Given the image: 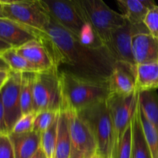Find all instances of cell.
<instances>
[{
	"label": "cell",
	"mask_w": 158,
	"mask_h": 158,
	"mask_svg": "<svg viewBox=\"0 0 158 158\" xmlns=\"http://www.w3.org/2000/svg\"><path fill=\"white\" fill-rule=\"evenodd\" d=\"M69 158H86V157H85L81 153H80L79 151H77V150H75L74 148H72Z\"/></svg>",
	"instance_id": "35"
},
{
	"label": "cell",
	"mask_w": 158,
	"mask_h": 158,
	"mask_svg": "<svg viewBox=\"0 0 158 158\" xmlns=\"http://www.w3.org/2000/svg\"><path fill=\"white\" fill-rule=\"evenodd\" d=\"M138 96L139 94L137 92L128 96L110 94L106 100L114 128L115 158L122 137L131 124L137 108Z\"/></svg>",
	"instance_id": "7"
},
{
	"label": "cell",
	"mask_w": 158,
	"mask_h": 158,
	"mask_svg": "<svg viewBox=\"0 0 158 158\" xmlns=\"http://www.w3.org/2000/svg\"><path fill=\"white\" fill-rule=\"evenodd\" d=\"M39 40L47 46L58 68L63 66L62 69L84 78L109 81L116 61L104 46H83L52 18L46 32L40 33Z\"/></svg>",
	"instance_id": "1"
},
{
	"label": "cell",
	"mask_w": 158,
	"mask_h": 158,
	"mask_svg": "<svg viewBox=\"0 0 158 158\" xmlns=\"http://www.w3.org/2000/svg\"><path fill=\"white\" fill-rule=\"evenodd\" d=\"M1 56L3 60L9 65L11 71L20 73H36L40 72L35 66L29 63L24 57L19 55L17 52L16 49L14 48L6 51Z\"/></svg>",
	"instance_id": "23"
},
{
	"label": "cell",
	"mask_w": 158,
	"mask_h": 158,
	"mask_svg": "<svg viewBox=\"0 0 158 158\" xmlns=\"http://www.w3.org/2000/svg\"><path fill=\"white\" fill-rule=\"evenodd\" d=\"M140 32H149L144 24L133 25L127 22L126 24L112 32L104 47L116 62L135 64L132 42L134 35Z\"/></svg>",
	"instance_id": "8"
},
{
	"label": "cell",
	"mask_w": 158,
	"mask_h": 158,
	"mask_svg": "<svg viewBox=\"0 0 158 158\" xmlns=\"http://www.w3.org/2000/svg\"><path fill=\"white\" fill-rule=\"evenodd\" d=\"M132 127V157L131 158H152L145 138L140 120V104L137 108L131 120Z\"/></svg>",
	"instance_id": "19"
},
{
	"label": "cell",
	"mask_w": 158,
	"mask_h": 158,
	"mask_svg": "<svg viewBox=\"0 0 158 158\" xmlns=\"http://www.w3.org/2000/svg\"><path fill=\"white\" fill-rule=\"evenodd\" d=\"M63 98V110L80 112L109 97V83L80 77L66 69H60Z\"/></svg>",
	"instance_id": "2"
},
{
	"label": "cell",
	"mask_w": 158,
	"mask_h": 158,
	"mask_svg": "<svg viewBox=\"0 0 158 158\" xmlns=\"http://www.w3.org/2000/svg\"><path fill=\"white\" fill-rule=\"evenodd\" d=\"M60 113L54 111H42L37 113L34 120L33 131L41 134L49 129L58 119Z\"/></svg>",
	"instance_id": "26"
},
{
	"label": "cell",
	"mask_w": 158,
	"mask_h": 158,
	"mask_svg": "<svg viewBox=\"0 0 158 158\" xmlns=\"http://www.w3.org/2000/svg\"><path fill=\"white\" fill-rule=\"evenodd\" d=\"M63 108V98L60 69L54 67L35 73L33 83V112H60Z\"/></svg>",
	"instance_id": "5"
},
{
	"label": "cell",
	"mask_w": 158,
	"mask_h": 158,
	"mask_svg": "<svg viewBox=\"0 0 158 158\" xmlns=\"http://www.w3.org/2000/svg\"><path fill=\"white\" fill-rule=\"evenodd\" d=\"M134 65L116 62L108 81L110 94L128 96L136 92Z\"/></svg>",
	"instance_id": "14"
},
{
	"label": "cell",
	"mask_w": 158,
	"mask_h": 158,
	"mask_svg": "<svg viewBox=\"0 0 158 158\" xmlns=\"http://www.w3.org/2000/svg\"><path fill=\"white\" fill-rule=\"evenodd\" d=\"M0 70L9 71V72L11 71L9 65H8L7 63H6V62L3 60V58L2 57L1 55H0Z\"/></svg>",
	"instance_id": "34"
},
{
	"label": "cell",
	"mask_w": 158,
	"mask_h": 158,
	"mask_svg": "<svg viewBox=\"0 0 158 158\" xmlns=\"http://www.w3.org/2000/svg\"><path fill=\"white\" fill-rule=\"evenodd\" d=\"M57 126H58V119L54 122L53 124L49 129L41 134L40 147L44 151L47 158H54L55 155L57 138Z\"/></svg>",
	"instance_id": "25"
},
{
	"label": "cell",
	"mask_w": 158,
	"mask_h": 158,
	"mask_svg": "<svg viewBox=\"0 0 158 158\" xmlns=\"http://www.w3.org/2000/svg\"><path fill=\"white\" fill-rule=\"evenodd\" d=\"M140 120H141L143 133L151 152V157L158 158V129L146 118L144 114L142 113L141 109H140Z\"/></svg>",
	"instance_id": "24"
},
{
	"label": "cell",
	"mask_w": 158,
	"mask_h": 158,
	"mask_svg": "<svg viewBox=\"0 0 158 158\" xmlns=\"http://www.w3.org/2000/svg\"><path fill=\"white\" fill-rule=\"evenodd\" d=\"M10 72H9V71L0 70V79H5V80L8 79L9 77V73H10Z\"/></svg>",
	"instance_id": "37"
},
{
	"label": "cell",
	"mask_w": 158,
	"mask_h": 158,
	"mask_svg": "<svg viewBox=\"0 0 158 158\" xmlns=\"http://www.w3.org/2000/svg\"><path fill=\"white\" fill-rule=\"evenodd\" d=\"M8 79H6V80H5V79H0V91H1V89H2L3 86L5 85V83H6V82L7 81Z\"/></svg>",
	"instance_id": "38"
},
{
	"label": "cell",
	"mask_w": 158,
	"mask_h": 158,
	"mask_svg": "<svg viewBox=\"0 0 158 158\" xmlns=\"http://www.w3.org/2000/svg\"><path fill=\"white\" fill-rule=\"evenodd\" d=\"M92 158H100V157H99V156L97 155V154H96V155H94Z\"/></svg>",
	"instance_id": "40"
},
{
	"label": "cell",
	"mask_w": 158,
	"mask_h": 158,
	"mask_svg": "<svg viewBox=\"0 0 158 158\" xmlns=\"http://www.w3.org/2000/svg\"><path fill=\"white\" fill-rule=\"evenodd\" d=\"M0 2L4 18L27 26L38 33L46 32L50 24L51 17L42 0Z\"/></svg>",
	"instance_id": "6"
},
{
	"label": "cell",
	"mask_w": 158,
	"mask_h": 158,
	"mask_svg": "<svg viewBox=\"0 0 158 158\" xmlns=\"http://www.w3.org/2000/svg\"><path fill=\"white\" fill-rule=\"evenodd\" d=\"M40 33L30 28L7 18H0V40L14 49L28 42L39 40Z\"/></svg>",
	"instance_id": "12"
},
{
	"label": "cell",
	"mask_w": 158,
	"mask_h": 158,
	"mask_svg": "<svg viewBox=\"0 0 158 158\" xmlns=\"http://www.w3.org/2000/svg\"><path fill=\"white\" fill-rule=\"evenodd\" d=\"M135 90L137 93L158 89V63L134 65Z\"/></svg>",
	"instance_id": "18"
},
{
	"label": "cell",
	"mask_w": 158,
	"mask_h": 158,
	"mask_svg": "<svg viewBox=\"0 0 158 158\" xmlns=\"http://www.w3.org/2000/svg\"><path fill=\"white\" fill-rule=\"evenodd\" d=\"M72 150L68 113L60 111L57 126V138L54 158H69Z\"/></svg>",
	"instance_id": "20"
},
{
	"label": "cell",
	"mask_w": 158,
	"mask_h": 158,
	"mask_svg": "<svg viewBox=\"0 0 158 158\" xmlns=\"http://www.w3.org/2000/svg\"><path fill=\"white\" fill-rule=\"evenodd\" d=\"M116 2L127 21L133 25L143 24L148 11L157 5L151 0H117Z\"/></svg>",
	"instance_id": "17"
},
{
	"label": "cell",
	"mask_w": 158,
	"mask_h": 158,
	"mask_svg": "<svg viewBox=\"0 0 158 158\" xmlns=\"http://www.w3.org/2000/svg\"><path fill=\"white\" fill-rule=\"evenodd\" d=\"M148 32L158 39V6L155 5L148 11L143 21Z\"/></svg>",
	"instance_id": "30"
},
{
	"label": "cell",
	"mask_w": 158,
	"mask_h": 158,
	"mask_svg": "<svg viewBox=\"0 0 158 158\" xmlns=\"http://www.w3.org/2000/svg\"><path fill=\"white\" fill-rule=\"evenodd\" d=\"M35 73H22L20 102L23 115L33 112V83Z\"/></svg>",
	"instance_id": "22"
},
{
	"label": "cell",
	"mask_w": 158,
	"mask_h": 158,
	"mask_svg": "<svg viewBox=\"0 0 158 158\" xmlns=\"http://www.w3.org/2000/svg\"><path fill=\"white\" fill-rule=\"evenodd\" d=\"M8 134H9V131L6 126L5 110L2 100L1 93H0V135H8Z\"/></svg>",
	"instance_id": "32"
},
{
	"label": "cell",
	"mask_w": 158,
	"mask_h": 158,
	"mask_svg": "<svg viewBox=\"0 0 158 158\" xmlns=\"http://www.w3.org/2000/svg\"><path fill=\"white\" fill-rule=\"evenodd\" d=\"M78 114L92 130L99 157L115 158L114 128L106 100L93 105Z\"/></svg>",
	"instance_id": "4"
},
{
	"label": "cell",
	"mask_w": 158,
	"mask_h": 158,
	"mask_svg": "<svg viewBox=\"0 0 158 158\" xmlns=\"http://www.w3.org/2000/svg\"><path fill=\"white\" fill-rule=\"evenodd\" d=\"M3 15H2V4L0 2V18H2Z\"/></svg>",
	"instance_id": "39"
},
{
	"label": "cell",
	"mask_w": 158,
	"mask_h": 158,
	"mask_svg": "<svg viewBox=\"0 0 158 158\" xmlns=\"http://www.w3.org/2000/svg\"><path fill=\"white\" fill-rule=\"evenodd\" d=\"M12 47L10 46V45H9L8 43H5L4 41H2V40H0V55H2L3 52H5L6 51L9 50V49H12Z\"/></svg>",
	"instance_id": "33"
},
{
	"label": "cell",
	"mask_w": 158,
	"mask_h": 158,
	"mask_svg": "<svg viewBox=\"0 0 158 158\" xmlns=\"http://www.w3.org/2000/svg\"><path fill=\"white\" fill-rule=\"evenodd\" d=\"M67 113L72 148L81 153L86 158H92L97 154V146L90 127L78 113Z\"/></svg>",
	"instance_id": "11"
},
{
	"label": "cell",
	"mask_w": 158,
	"mask_h": 158,
	"mask_svg": "<svg viewBox=\"0 0 158 158\" xmlns=\"http://www.w3.org/2000/svg\"><path fill=\"white\" fill-rule=\"evenodd\" d=\"M31 158H47V157H46L44 151H43V149H42L41 147H40V148L38 150V151H37V152Z\"/></svg>",
	"instance_id": "36"
},
{
	"label": "cell",
	"mask_w": 158,
	"mask_h": 158,
	"mask_svg": "<svg viewBox=\"0 0 158 158\" xmlns=\"http://www.w3.org/2000/svg\"><path fill=\"white\" fill-rule=\"evenodd\" d=\"M135 64L158 63V39L150 32L136 34L132 42Z\"/></svg>",
	"instance_id": "15"
},
{
	"label": "cell",
	"mask_w": 158,
	"mask_h": 158,
	"mask_svg": "<svg viewBox=\"0 0 158 158\" xmlns=\"http://www.w3.org/2000/svg\"><path fill=\"white\" fill-rule=\"evenodd\" d=\"M51 18L78 40L85 22L75 0H42Z\"/></svg>",
	"instance_id": "9"
},
{
	"label": "cell",
	"mask_w": 158,
	"mask_h": 158,
	"mask_svg": "<svg viewBox=\"0 0 158 158\" xmlns=\"http://www.w3.org/2000/svg\"><path fill=\"white\" fill-rule=\"evenodd\" d=\"M35 113L25 114L16 122L12 132L13 134H24L33 131L34 120L35 117Z\"/></svg>",
	"instance_id": "29"
},
{
	"label": "cell",
	"mask_w": 158,
	"mask_h": 158,
	"mask_svg": "<svg viewBox=\"0 0 158 158\" xmlns=\"http://www.w3.org/2000/svg\"><path fill=\"white\" fill-rule=\"evenodd\" d=\"M78 40L82 45L89 47H100L103 46L98 39L94 28L89 23H85L80 30Z\"/></svg>",
	"instance_id": "27"
},
{
	"label": "cell",
	"mask_w": 158,
	"mask_h": 158,
	"mask_svg": "<svg viewBox=\"0 0 158 158\" xmlns=\"http://www.w3.org/2000/svg\"><path fill=\"white\" fill-rule=\"evenodd\" d=\"M138 100L142 113L158 129V94L155 90L139 93Z\"/></svg>",
	"instance_id": "21"
},
{
	"label": "cell",
	"mask_w": 158,
	"mask_h": 158,
	"mask_svg": "<svg viewBox=\"0 0 158 158\" xmlns=\"http://www.w3.org/2000/svg\"><path fill=\"white\" fill-rule=\"evenodd\" d=\"M15 158H31L40 148L41 134L35 131L9 134Z\"/></svg>",
	"instance_id": "16"
},
{
	"label": "cell",
	"mask_w": 158,
	"mask_h": 158,
	"mask_svg": "<svg viewBox=\"0 0 158 158\" xmlns=\"http://www.w3.org/2000/svg\"><path fill=\"white\" fill-rule=\"evenodd\" d=\"M21 79L22 73L11 71L7 81L0 91L9 134L23 116L20 102Z\"/></svg>",
	"instance_id": "10"
},
{
	"label": "cell",
	"mask_w": 158,
	"mask_h": 158,
	"mask_svg": "<svg viewBox=\"0 0 158 158\" xmlns=\"http://www.w3.org/2000/svg\"><path fill=\"white\" fill-rule=\"evenodd\" d=\"M0 158H15L9 134L0 135Z\"/></svg>",
	"instance_id": "31"
},
{
	"label": "cell",
	"mask_w": 158,
	"mask_h": 158,
	"mask_svg": "<svg viewBox=\"0 0 158 158\" xmlns=\"http://www.w3.org/2000/svg\"><path fill=\"white\" fill-rule=\"evenodd\" d=\"M15 49L19 55L35 66L40 72L57 67L49 49L40 40H31Z\"/></svg>",
	"instance_id": "13"
},
{
	"label": "cell",
	"mask_w": 158,
	"mask_h": 158,
	"mask_svg": "<svg viewBox=\"0 0 158 158\" xmlns=\"http://www.w3.org/2000/svg\"><path fill=\"white\" fill-rule=\"evenodd\" d=\"M132 157V127L131 123L123 134L116 154V158H131Z\"/></svg>",
	"instance_id": "28"
},
{
	"label": "cell",
	"mask_w": 158,
	"mask_h": 158,
	"mask_svg": "<svg viewBox=\"0 0 158 158\" xmlns=\"http://www.w3.org/2000/svg\"><path fill=\"white\" fill-rule=\"evenodd\" d=\"M75 2L84 22L92 26L103 46L112 32L127 22L121 13L110 9L102 0H75Z\"/></svg>",
	"instance_id": "3"
}]
</instances>
